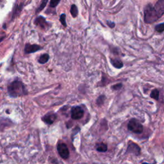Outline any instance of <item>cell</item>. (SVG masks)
Returning <instances> with one entry per match:
<instances>
[{"label":"cell","instance_id":"cell-19","mask_svg":"<svg viewBox=\"0 0 164 164\" xmlns=\"http://www.w3.org/2000/svg\"><path fill=\"white\" fill-rule=\"evenodd\" d=\"M59 21L61 22V24L64 26H67V23H66V15L65 13H62V14L60 15V19H59Z\"/></svg>","mask_w":164,"mask_h":164},{"label":"cell","instance_id":"cell-20","mask_svg":"<svg viewBox=\"0 0 164 164\" xmlns=\"http://www.w3.org/2000/svg\"><path fill=\"white\" fill-rule=\"evenodd\" d=\"M155 30L158 33H162L164 31V23L162 22V23L157 25L155 26Z\"/></svg>","mask_w":164,"mask_h":164},{"label":"cell","instance_id":"cell-17","mask_svg":"<svg viewBox=\"0 0 164 164\" xmlns=\"http://www.w3.org/2000/svg\"><path fill=\"white\" fill-rule=\"evenodd\" d=\"M105 99H106V96L104 95H99V96L98 98V99L96 100V104H98V106L101 107L104 104Z\"/></svg>","mask_w":164,"mask_h":164},{"label":"cell","instance_id":"cell-9","mask_svg":"<svg viewBox=\"0 0 164 164\" xmlns=\"http://www.w3.org/2000/svg\"><path fill=\"white\" fill-rule=\"evenodd\" d=\"M34 23L35 25L39 26L42 29H46L50 26L45 18L42 16H39L36 18L34 21Z\"/></svg>","mask_w":164,"mask_h":164},{"label":"cell","instance_id":"cell-12","mask_svg":"<svg viewBox=\"0 0 164 164\" xmlns=\"http://www.w3.org/2000/svg\"><path fill=\"white\" fill-rule=\"evenodd\" d=\"M95 149H96L97 151L99 152L104 153L107 151L108 147L106 144L99 143V144H97L96 145H95Z\"/></svg>","mask_w":164,"mask_h":164},{"label":"cell","instance_id":"cell-1","mask_svg":"<svg viewBox=\"0 0 164 164\" xmlns=\"http://www.w3.org/2000/svg\"><path fill=\"white\" fill-rule=\"evenodd\" d=\"M8 93L12 98H17L27 95L28 91L22 81L15 80L8 86Z\"/></svg>","mask_w":164,"mask_h":164},{"label":"cell","instance_id":"cell-22","mask_svg":"<svg viewBox=\"0 0 164 164\" xmlns=\"http://www.w3.org/2000/svg\"><path fill=\"white\" fill-rule=\"evenodd\" d=\"M109 83V81H108V79L107 77L103 75L102 76V80H101V86H104V85H106V84L108 83Z\"/></svg>","mask_w":164,"mask_h":164},{"label":"cell","instance_id":"cell-16","mask_svg":"<svg viewBox=\"0 0 164 164\" xmlns=\"http://www.w3.org/2000/svg\"><path fill=\"white\" fill-rule=\"evenodd\" d=\"M48 2V0H42L40 4L39 5V7H38V8L37 9V10H36V13H38L42 11L43 9L45 7V6H46Z\"/></svg>","mask_w":164,"mask_h":164},{"label":"cell","instance_id":"cell-25","mask_svg":"<svg viewBox=\"0 0 164 164\" xmlns=\"http://www.w3.org/2000/svg\"><path fill=\"white\" fill-rule=\"evenodd\" d=\"M4 37H1V38H0V42H1V41L4 39Z\"/></svg>","mask_w":164,"mask_h":164},{"label":"cell","instance_id":"cell-15","mask_svg":"<svg viewBox=\"0 0 164 164\" xmlns=\"http://www.w3.org/2000/svg\"><path fill=\"white\" fill-rule=\"evenodd\" d=\"M159 95H160V91H159L157 89H153L151 91V94H150V96H151V98L157 100V101H158L159 100Z\"/></svg>","mask_w":164,"mask_h":164},{"label":"cell","instance_id":"cell-8","mask_svg":"<svg viewBox=\"0 0 164 164\" xmlns=\"http://www.w3.org/2000/svg\"><path fill=\"white\" fill-rule=\"evenodd\" d=\"M57 118V116L56 113L53 112H49L47 114H45L42 117V121L44 122L47 124H52L53 123L56 121Z\"/></svg>","mask_w":164,"mask_h":164},{"label":"cell","instance_id":"cell-14","mask_svg":"<svg viewBox=\"0 0 164 164\" xmlns=\"http://www.w3.org/2000/svg\"><path fill=\"white\" fill-rule=\"evenodd\" d=\"M70 12L73 18H76L78 15V7H76V4H72L71 7V9H70Z\"/></svg>","mask_w":164,"mask_h":164},{"label":"cell","instance_id":"cell-24","mask_svg":"<svg viewBox=\"0 0 164 164\" xmlns=\"http://www.w3.org/2000/svg\"><path fill=\"white\" fill-rule=\"evenodd\" d=\"M107 25L110 27V28H114V27L116 26V24H115V22H112V21H108L107 22Z\"/></svg>","mask_w":164,"mask_h":164},{"label":"cell","instance_id":"cell-13","mask_svg":"<svg viewBox=\"0 0 164 164\" xmlns=\"http://www.w3.org/2000/svg\"><path fill=\"white\" fill-rule=\"evenodd\" d=\"M49 59V55L48 53H44L42 54V55H40L38 62L39 63H40V64H44V63H47Z\"/></svg>","mask_w":164,"mask_h":164},{"label":"cell","instance_id":"cell-10","mask_svg":"<svg viewBox=\"0 0 164 164\" xmlns=\"http://www.w3.org/2000/svg\"><path fill=\"white\" fill-rule=\"evenodd\" d=\"M154 7L157 10L159 16L161 17L164 13V0H158Z\"/></svg>","mask_w":164,"mask_h":164},{"label":"cell","instance_id":"cell-3","mask_svg":"<svg viewBox=\"0 0 164 164\" xmlns=\"http://www.w3.org/2000/svg\"><path fill=\"white\" fill-rule=\"evenodd\" d=\"M127 128L135 133H141L144 130V127L142 124L136 119H131L127 124Z\"/></svg>","mask_w":164,"mask_h":164},{"label":"cell","instance_id":"cell-21","mask_svg":"<svg viewBox=\"0 0 164 164\" xmlns=\"http://www.w3.org/2000/svg\"><path fill=\"white\" fill-rule=\"evenodd\" d=\"M60 1L61 0H51V1H50V4H49L50 7H51V8L56 7L59 4V3L60 2Z\"/></svg>","mask_w":164,"mask_h":164},{"label":"cell","instance_id":"cell-26","mask_svg":"<svg viewBox=\"0 0 164 164\" xmlns=\"http://www.w3.org/2000/svg\"><path fill=\"white\" fill-rule=\"evenodd\" d=\"M142 164H149V163H145V162H144V163H142ZM152 164H154V163H152Z\"/></svg>","mask_w":164,"mask_h":164},{"label":"cell","instance_id":"cell-4","mask_svg":"<svg viewBox=\"0 0 164 164\" xmlns=\"http://www.w3.org/2000/svg\"><path fill=\"white\" fill-rule=\"evenodd\" d=\"M71 118L74 120L80 119L84 116L83 109L79 106L73 107L71 109Z\"/></svg>","mask_w":164,"mask_h":164},{"label":"cell","instance_id":"cell-23","mask_svg":"<svg viewBox=\"0 0 164 164\" xmlns=\"http://www.w3.org/2000/svg\"><path fill=\"white\" fill-rule=\"evenodd\" d=\"M122 87V83H117L114 85H113L111 88L113 90H118L121 89Z\"/></svg>","mask_w":164,"mask_h":164},{"label":"cell","instance_id":"cell-11","mask_svg":"<svg viewBox=\"0 0 164 164\" xmlns=\"http://www.w3.org/2000/svg\"><path fill=\"white\" fill-rule=\"evenodd\" d=\"M110 62L116 69H121L123 67V63L119 58H110Z\"/></svg>","mask_w":164,"mask_h":164},{"label":"cell","instance_id":"cell-2","mask_svg":"<svg viewBox=\"0 0 164 164\" xmlns=\"http://www.w3.org/2000/svg\"><path fill=\"white\" fill-rule=\"evenodd\" d=\"M144 21L147 24H151L154 22H156L158 19H160L158 13L151 4H148L145 7L144 10Z\"/></svg>","mask_w":164,"mask_h":164},{"label":"cell","instance_id":"cell-5","mask_svg":"<svg viewBox=\"0 0 164 164\" xmlns=\"http://www.w3.org/2000/svg\"><path fill=\"white\" fill-rule=\"evenodd\" d=\"M57 151L60 156L61 158L63 159H67L69 157V151L68 149L67 145L64 143H60L57 145Z\"/></svg>","mask_w":164,"mask_h":164},{"label":"cell","instance_id":"cell-7","mask_svg":"<svg viewBox=\"0 0 164 164\" xmlns=\"http://www.w3.org/2000/svg\"><path fill=\"white\" fill-rule=\"evenodd\" d=\"M41 49H42V47L38 44H26L25 47V54H30L39 51Z\"/></svg>","mask_w":164,"mask_h":164},{"label":"cell","instance_id":"cell-18","mask_svg":"<svg viewBox=\"0 0 164 164\" xmlns=\"http://www.w3.org/2000/svg\"><path fill=\"white\" fill-rule=\"evenodd\" d=\"M22 8V4L17 5L16 7H15L14 10H13V12L12 18H14L15 17H16L18 14H19V12H21Z\"/></svg>","mask_w":164,"mask_h":164},{"label":"cell","instance_id":"cell-6","mask_svg":"<svg viewBox=\"0 0 164 164\" xmlns=\"http://www.w3.org/2000/svg\"><path fill=\"white\" fill-rule=\"evenodd\" d=\"M140 148L139 145L133 142H131L128 144L127 145V148L126 149V153H129V154H133L136 156H139L140 154Z\"/></svg>","mask_w":164,"mask_h":164}]
</instances>
